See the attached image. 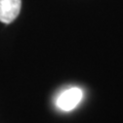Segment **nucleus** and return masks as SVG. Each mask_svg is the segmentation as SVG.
Here are the masks:
<instances>
[{"instance_id":"f03ea898","label":"nucleus","mask_w":123,"mask_h":123,"mask_svg":"<svg viewBox=\"0 0 123 123\" xmlns=\"http://www.w3.org/2000/svg\"><path fill=\"white\" fill-rule=\"evenodd\" d=\"M22 0H0V22L9 24L21 11Z\"/></svg>"},{"instance_id":"f257e3e1","label":"nucleus","mask_w":123,"mask_h":123,"mask_svg":"<svg viewBox=\"0 0 123 123\" xmlns=\"http://www.w3.org/2000/svg\"><path fill=\"white\" fill-rule=\"evenodd\" d=\"M83 98V91L78 87H71L63 91L56 98V107L60 110L69 112L75 109Z\"/></svg>"}]
</instances>
